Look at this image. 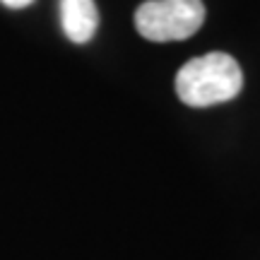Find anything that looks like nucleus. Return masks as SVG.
I'll return each mask as SVG.
<instances>
[{
	"label": "nucleus",
	"mask_w": 260,
	"mask_h": 260,
	"mask_svg": "<svg viewBox=\"0 0 260 260\" xmlns=\"http://www.w3.org/2000/svg\"><path fill=\"white\" fill-rule=\"evenodd\" d=\"M241 65L229 53L219 51L188 60L176 75L178 99L193 109H207L214 104L232 102L241 92Z\"/></svg>",
	"instance_id": "nucleus-1"
},
{
	"label": "nucleus",
	"mask_w": 260,
	"mask_h": 260,
	"mask_svg": "<svg viewBox=\"0 0 260 260\" xmlns=\"http://www.w3.org/2000/svg\"><path fill=\"white\" fill-rule=\"evenodd\" d=\"M203 22V0H147L135 12V29L140 37L157 44L193 37Z\"/></svg>",
	"instance_id": "nucleus-2"
},
{
	"label": "nucleus",
	"mask_w": 260,
	"mask_h": 260,
	"mask_svg": "<svg viewBox=\"0 0 260 260\" xmlns=\"http://www.w3.org/2000/svg\"><path fill=\"white\" fill-rule=\"evenodd\" d=\"M60 27L73 44H87L99 27L96 3L94 0H60Z\"/></svg>",
	"instance_id": "nucleus-3"
},
{
	"label": "nucleus",
	"mask_w": 260,
	"mask_h": 260,
	"mask_svg": "<svg viewBox=\"0 0 260 260\" xmlns=\"http://www.w3.org/2000/svg\"><path fill=\"white\" fill-rule=\"evenodd\" d=\"M5 8H12V10H22V8H29L34 0H0Z\"/></svg>",
	"instance_id": "nucleus-4"
}]
</instances>
